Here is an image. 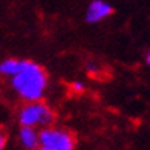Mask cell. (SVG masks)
I'll list each match as a JSON object with an SVG mask.
<instances>
[{"label":"cell","instance_id":"obj_3","mask_svg":"<svg viewBox=\"0 0 150 150\" xmlns=\"http://www.w3.org/2000/svg\"><path fill=\"white\" fill-rule=\"evenodd\" d=\"M40 144L43 147H51L54 150H74L75 141L74 136L66 130L57 129H43L38 135Z\"/></svg>","mask_w":150,"mask_h":150},{"label":"cell","instance_id":"obj_9","mask_svg":"<svg viewBox=\"0 0 150 150\" xmlns=\"http://www.w3.org/2000/svg\"><path fill=\"white\" fill-rule=\"evenodd\" d=\"M72 91H75V92H83V91H84V86L81 84L80 81H77V83L72 84Z\"/></svg>","mask_w":150,"mask_h":150},{"label":"cell","instance_id":"obj_4","mask_svg":"<svg viewBox=\"0 0 150 150\" xmlns=\"http://www.w3.org/2000/svg\"><path fill=\"white\" fill-rule=\"evenodd\" d=\"M112 12H113V8L110 5H107L106 2H101V0H93L89 5V9H87V14H86V20L89 23H95V22H100V20L109 17Z\"/></svg>","mask_w":150,"mask_h":150},{"label":"cell","instance_id":"obj_8","mask_svg":"<svg viewBox=\"0 0 150 150\" xmlns=\"http://www.w3.org/2000/svg\"><path fill=\"white\" fill-rule=\"evenodd\" d=\"M6 141H8V132H6L3 127H0V150L5 149Z\"/></svg>","mask_w":150,"mask_h":150},{"label":"cell","instance_id":"obj_1","mask_svg":"<svg viewBox=\"0 0 150 150\" xmlns=\"http://www.w3.org/2000/svg\"><path fill=\"white\" fill-rule=\"evenodd\" d=\"M47 74L40 64L29 63L12 78V87L26 101H38L46 89Z\"/></svg>","mask_w":150,"mask_h":150},{"label":"cell","instance_id":"obj_11","mask_svg":"<svg viewBox=\"0 0 150 150\" xmlns=\"http://www.w3.org/2000/svg\"><path fill=\"white\" fill-rule=\"evenodd\" d=\"M147 63L150 64V52H149V55H147Z\"/></svg>","mask_w":150,"mask_h":150},{"label":"cell","instance_id":"obj_2","mask_svg":"<svg viewBox=\"0 0 150 150\" xmlns=\"http://www.w3.org/2000/svg\"><path fill=\"white\" fill-rule=\"evenodd\" d=\"M20 124L22 126H51L54 120H55V113L52 112V109L46 103L42 101H29L28 104H25L20 110Z\"/></svg>","mask_w":150,"mask_h":150},{"label":"cell","instance_id":"obj_7","mask_svg":"<svg viewBox=\"0 0 150 150\" xmlns=\"http://www.w3.org/2000/svg\"><path fill=\"white\" fill-rule=\"evenodd\" d=\"M86 71H87V74H89L92 78H100V75H101V66L97 64V63H87Z\"/></svg>","mask_w":150,"mask_h":150},{"label":"cell","instance_id":"obj_5","mask_svg":"<svg viewBox=\"0 0 150 150\" xmlns=\"http://www.w3.org/2000/svg\"><path fill=\"white\" fill-rule=\"evenodd\" d=\"M20 139H22V144L26 149H29V150L37 149L38 142H40V138H38L37 132L34 130L32 127H29V126H22V130H20Z\"/></svg>","mask_w":150,"mask_h":150},{"label":"cell","instance_id":"obj_10","mask_svg":"<svg viewBox=\"0 0 150 150\" xmlns=\"http://www.w3.org/2000/svg\"><path fill=\"white\" fill-rule=\"evenodd\" d=\"M42 150H54V149H51V147H43V146H42Z\"/></svg>","mask_w":150,"mask_h":150},{"label":"cell","instance_id":"obj_6","mask_svg":"<svg viewBox=\"0 0 150 150\" xmlns=\"http://www.w3.org/2000/svg\"><path fill=\"white\" fill-rule=\"evenodd\" d=\"M28 63L29 61H22V60H14V58L5 60V61L0 63V74H3V75H16V74H18L20 71H22Z\"/></svg>","mask_w":150,"mask_h":150}]
</instances>
